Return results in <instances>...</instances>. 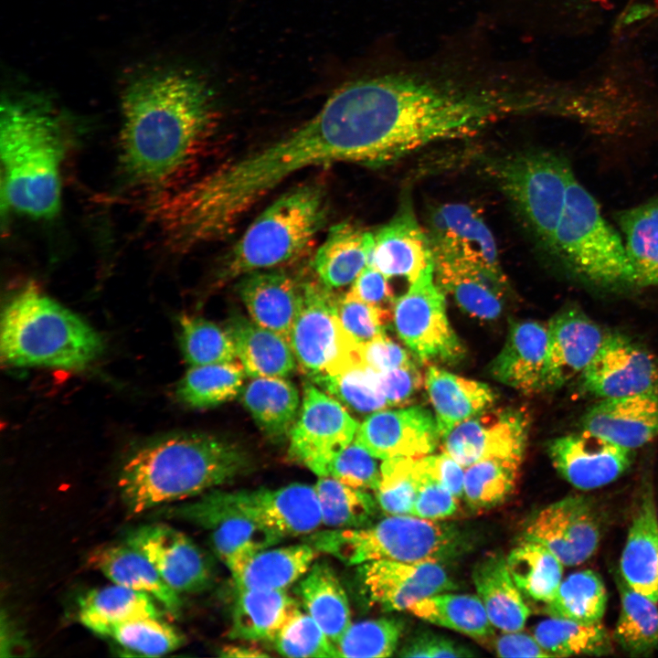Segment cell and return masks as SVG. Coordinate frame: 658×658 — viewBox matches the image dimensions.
Segmentation results:
<instances>
[{
	"instance_id": "55",
	"label": "cell",
	"mask_w": 658,
	"mask_h": 658,
	"mask_svg": "<svg viewBox=\"0 0 658 658\" xmlns=\"http://www.w3.org/2000/svg\"><path fill=\"white\" fill-rule=\"evenodd\" d=\"M328 476L351 487L375 492L380 481V468L375 457L354 440L332 462Z\"/></svg>"
},
{
	"instance_id": "36",
	"label": "cell",
	"mask_w": 658,
	"mask_h": 658,
	"mask_svg": "<svg viewBox=\"0 0 658 658\" xmlns=\"http://www.w3.org/2000/svg\"><path fill=\"white\" fill-rule=\"evenodd\" d=\"M297 590L305 612L335 645L352 622L348 598L334 569L314 562Z\"/></svg>"
},
{
	"instance_id": "12",
	"label": "cell",
	"mask_w": 658,
	"mask_h": 658,
	"mask_svg": "<svg viewBox=\"0 0 658 658\" xmlns=\"http://www.w3.org/2000/svg\"><path fill=\"white\" fill-rule=\"evenodd\" d=\"M161 512L166 517L186 521L206 530L215 554L230 573L255 553L282 539L230 508L215 489L190 503L164 507Z\"/></svg>"
},
{
	"instance_id": "19",
	"label": "cell",
	"mask_w": 658,
	"mask_h": 658,
	"mask_svg": "<svg viewBox=\"0 0 658 658\" xmlns=\"http://www.w3.org/2000/svg\"><path fill=\"white\" fill-rule=\"evenodd\" d=\"M547 453L555 469L568 483L586 491L614 482L632 461V450L585 430L551 440Z\"/></svg>"
},
{
	"instance_id": "34",
	"label": "cell",
	"mask_w": 658,
	"mask_h": 658,
	"mask_svg": "<svg viewBox=\"0 0 658 658\" xmlns=\"http://www.w3.org/2000/svg\"><path fill=\"white\" fill-rule=\"evenodd\" d=\"M317 553L306 542L262 549L231 573L236 589L286 590L305 575Z\"/></svg>"
},
{
	"instance_id": "59",
	"label": "cell",
	"mask_w": 658,
	"mask_h": 658,
	"mask_svg": "<svg viewBox=\"0 0 658 658\" xmlns=\"http://www.w3.org/2000/svg\"><path fill=\"white\" fill-rule=\"evenodd\" d=\"M401 657H470L474 653L451 639L430 631L412 636L400 649Z\"/></svg>"
},
{
	"instance_id": "1",
	"label": "cell",
	"mask_w": 658,
	"mask_h": 658,
	"mask_svg": "<svg viewBox=\"0 0 658 658\" xmlns=\"http://www.w3.org/2000/svg\"><path fill=\"white\" fill-rule=\"evenodd\" d=\"M121 108L125 174L158 194L182 186L215 124L206 81L182 69H152L128 82Z\"/></svg>"
},
{
	"instance_id": "27",
	"label": "cell",
	"mask_w": 658,
	"mask_h": 658,
	"mask_svg": "<svg viewBox=\"0 0 658 658\" xmlns=\"http://www.w3.org/2000/svg\"><path fill=\"white\" fill-rule=\"evenodd\" d=\"M238 292L251 320L289 340L302 303V285L282 272L256 271L241 277Z\"/></svg>"
},
{
	"instance_id": "58",
	"label": "cell",
	"mask_w": 658,
	"mask_h": 658,
	"mask_svg": "<svg viewBox=\"0 0 658 658\" xmlns=\"http://www.w3.org/2000/svg\"><path fill=\"white\" fill-rule=\"evenodd\" d=\"M388 279L380 271L367 264L353 281L348 293L370 305L393 312L396 299Z\"/></svg>"
},
{
	"instance_id": "10",
	"label": "cell",
	"mask_w": 658,
	"mask_h": 658,
	"mask_svg": "<svg viewBox=\"0 0 658 658\" xmlns=\"http://www.w3.org/2000/svg\"><path fill=\"white\" fill-rule=\"evenodd\" d=\"M434 267L424 271L395 300L393 322L399 338L421 362L454 363L464 348L450 324L443 290Z\"/></svg>"
},
{
	"instance_id": "39",
	"label": "cell",
	"mask_w": 658,
	"mask_h": 658,
	"mask_svg": "<svg viewBox=\"0 0 658 658\" xmlns=\"http://www.w3.org/2000/svg\"><path fill=\"white\" fill-rule=\"evenodd\" d=\"M162 605L149 594L114 584L89 590L79 600L80 621L94 633L126 621L163 618Z\"/></svg>"
},
{
	"instance_id": "50",
	"label": "cell",
	"mask_w": 658,
	"mask_h": 658,
	"mask_svg": "<svg viewBox=\"0 0 658 658\" xmlns=\"http://www.w3.org/2000/svg\"><path fill=\"white\" fill-rule=\"evenodd\" d=\"M403 623L395 618H378L351 623L336 642L338 657H389L396 651Z\"/></svg>"
},
{
	"instance_id": "6",
	"label": "cell",
	"mask_w": 658,
	"mask_h": 658,
	"mask_svg": "<svg viewBox=\"0 0 658 658\" xmlns=\"http://www.w3.org/2000/svg\"><path fill=\"white\" fill-rule=\"evenodd\" d=\"M550 254L586 284L610 291L637 289L623 241L574 175Z\"/></svg>"
},
{
	"instance_id": "4",
	"label": "cell",
	"mask_w": 658,
	"mask_h": 658,
	"mask_svg": "<svg viewBox=\"0 0 658 658\" xmlns=\"http://www.w3.org/2000/svg\"><path fill=\"white\" fill-rule=\"evenodd\" d=\"M102 350L93 327L34 287L15 295L2 312L0 356L7 366L80 370Z\"/></svg>"
},
{
	"instance_id": "57",
	"label": "cell",
	"mask_w": 658,
	"mask_h": 658,
	"mask_svg": "<svg viewBox=\"0 0 658 658\" xmlns=\"http://www.w3.org/2000/svg\"><path fill=\"white\" fill-rule=\"evenodd\" d=\"M377 384L388 407L407 404L417 394L423 378L417 366L399 367L377 373Z\"/></svg>"
},
{
	"instance_id": "47",
	"label": "cell",
	"mask_w": 658,
	"mask_h": 658,
	"mask_svg": "<svg viewBox=\"0 0 658 658\" xmlns=\"http://www.w3.org/2000/svg\"><path fill=\"white\" fill-rule=\"evenodd\" d=\"M521 460L489 458L465 468L463 498L475 510L504 503L514 492Z\"/></svg>"
},
{
	"instance_id": "8",
	"label": "cell",
	"mask_w": 658,
	"mask_h": 658,
	"mask_svg": "<svg viewBox=\"0 0 658 658\" xmlns=\"http://www.w3.org/2000/svg\"><path fill=\"white\" fill-rule=\"evenodd\" d=\"M490 173L542 249L551 253L574 175L568 162L546 150H527L494 161Z\"/></svg>"
},
{
	"instance_id": "45",
	"label": "cell",
	"mask_w": 658,
	"mask_h": 658,
	"mask_svg": "<svg viewBox=\"0 0 658 658\" xmlns=\"http://www.w3.org/2000/svg\"><path fill=\"white\" fill-rule=\"evenodd\" d=\"M607 592L601 578L586 569L568 575L554 598L545 604L549 617L582 623L601 621L606 610Z\"/></svg>"
},
{
	"instance_id": "42",
	"label": "cell",
	"mask_w": 658,
	"mask_h": 658,
	"mask_svg": "<svg viewBox=\"0 0 658 658\" xmlns=\"http://www.w3.org/2000/svg\"><path fill=\"white\" fill-rule=\"evenodd\" d=\"M510 574L522 593L544 602L556 595L562 579V562L544 546L523 540L506 557Z\"/></svg>"
},
{
	"instance_id": "48",
	"label": "cell",
	"mask_w": 658,
	"mask_h": 658,
	"mask_svg": "<svg viewBox=\"0 0 658 658\" xmlns=\"http://www.w3.org/2000/svg\"><path fill=\"white\" fill-rule=\"evenodd\" d=\"M136 655L158 657L180 648L185 637L162 618L146 617L108 625L98 633Z\"/></svg>"
},
{
	"instance_id": "41",
	"label": "cell",
	"mask_w": 658,
	"mask_h": 658,
	"mask_svg": "<svg viewBox=\"0 0 658 658\" xmlns=\"http://www.w3.org/2000/svg\"><path fill=\"white\" fill-rule=\"evenodd\" d=\"M621 612L615 640L631 656H649L658 647L657 603L633 589L616 574Z\"/></svg>"
},
{
	"instance_id": "53",
	"label": "cell",
	"mask_w": 658,
	"mask_h": 658,
	"mask_svg": "<svg viewBox=\"0 0 658 658\" xmlns=\"http://www.w3.org/2000/svg\"><path fill=\"white\" fill-rule=\"evenodd\" d=\"M275 650L287 657H338L335 645L317 622L299 610L272 642Z\"/></svg>"
},
{
	"instance_id": "7",
	"label": "cell",
	"mask_w": 658,
	"mask_h": 658,
	"mask_svg": "<svg viewBox=\"0 0 658 658\" xmlns=\"http://www.w3.org/2000/svg\"><path fill=\"white\" fill-rule=\"evenodd\" d=\"M326 216L321 186L304 185L276 199L249 227L225 257L219 279L230 281L287 262L311 243Z\"/></svg>"
},
{
	"instance_id": "29",
	"label": "cell",
	"mask_w": 658,
	"mask_h": 658,
	"mask_svg": "<svg viewBox=\"0 0 658 658\" xmlns=\"http://www.w3.org/2000/svg\"><path fill=\"white\" fill-rule=\"evenodd\" d=\"M620 571L633 589L658 604V517L652 491L644 494L634 513Z\"/></svg>"
},
{
	"instance_id": "64",
	"label": "cell",
	"mask_w": 658,
	"mask_h": 658,
	"mask_svg": "<svg viewBox=\"0 0 658 658\" xmlns=\"http://www.w3.org/2000/svg\"><path fill=\"white\" fill-rule=\"evenodd\" d=\"M649 12H650L649 7H644V6L634 7L627 13V15L625 16L622 22L624 24H629V23L634 22L635 20H638V19L645 16L646 15H648Z\"/></svg>"
},
{
	"instance_id": "49",
	"label": "cell",
	"mask_w": 658,
	"mask_h": 658,
	"mask_svg": "<svg viewBox=\"0 0 658 658\" xmlns=\"http://www.w3.org/2000/svg\"><path fill=\"white\" fill-rule=\"evenodd\" d=\"M179 345L191 366L227 363L237 358L233 340L226 328L201 317L179 319Z\"/></svg>"
},
{
	"instance_id": "54",
	"label": "cell",
	"mask_w": 658,
	"mask_h": 658,
	"mask_svg": "<svg viewBox=\"0 0 658 658\" xmlns=\"http://www.w3.org/2000/svg\"><path fill=\"white\" fill-rule=\"evenodd\" d=\"M336 313L347 333L360 345L386 334V324L393 317V312L370 305L348 292L339 297Z\"/></svg>"
},
{
	"instance_id": "2",
	"label": "cell",
	"mask_w": 658,
	"mask_h": 658,
	"mask_svg": "<svg viewBox=\"0 0 658 658\" xmlns=\"http://www.w3.org/2000/svg\"><path fill=\"white\" fill-rule=\"evenodd\" d=\"M239 445L206 433H175L146 442L121 466L117 487L132 515L199 496L250 468Z\"/></svg>"
},
{
	"instance_id": "40",
	"label": "cell",
	"mask_w": 658,
	"mask_h": 658,
	"mask_svg": "<svg viewBox=\"0 0 658 658\" xmlns=\"http://www.w3.org/2000/svg\"><path fill=\"white\" fill-rule=\"evenodd\" d=\"M413 615L475 639L494 634L492 624L478 595L438 593L413 603Z\"/></svg>"
},
{
	"instance_id": "37",
	"label": "cell",
	"mask_w": 658,
	"mask_h": 658,
	"mask_svg": "<svg viewBox=\"0 0 658 658\" xmlns=\"http://www.w3.org/2000/svg\"><path fill=\"white\" fill-rule=\"evenodd\" d=\"M242 403L259 429L269 438L289 437L300 407L296 387L283 377H254L243 388Z\"/></svg>"
},
{
	"instance_id": "3",
	"label": "cell",
	"mask_w": 658,
	"mask_h": 658,
	"mask_svg": "<svg viewBox=\"0 0 658 658\" xmlns=\"http://www.w3.org/2000/svg\"><path fill=\"white\" fill-rule=\"evenodd\" d=\"M61 126L36 95H7L1 103L2 186L16 210L51 218L60 207Z\"/></svg>"
},
{
	"instance_id": "25",
	"label": "cell",
	"mask_w": 658,
	"mask_h": 658,
	"mask_svg": "<svg viewBox=\"0 0 658 658\" xmlns=\"http://www.w3.org/2000/svg\"><path fill=\"white\" fill-rule=\"evenodd\" d=\"M581 425L621 447H642L658 437V392L601 399Z\"/></svg>"
},
{
	"instance_id": "9",
	"label": "cell",
	"mask_w": 658,
	"mask_h": 658,
	"mask_svg": "<svg viewBox=\"0 0 658 658\" xmlns=\"http://www.w3.org/2000/svg\"><path fill=\"white\" fill-rule=\"evenodd\" d=\"M300 310L289 344L301 369L311 378L334 376L366 365L363 345L345 329L337 313V297L322 281L302 284Z\"/></svg>"
},
{
	"instance_id": "60",
	"label": "cell",
	"mask_w": 658,
	"mask_h": 658,
	"mask_svg": "<svg viewBox=\"0 0 658 658\" xmlns=\"http://www.w3.org/2000/svg\"><path fill=\"white\" fill-rule=\"evenodd\" d=\"M363 356L366 365L377 372L389 371L415 364L409 353L387 334L363 345Z\"/></svg>"
},
{
	"instance_id": "51",
	"label": "cell",
	"mask_w": 658,
	"mask_h": 658,
	"mask_svg": "<svg viewBox=\"0 0 658 658\" xmlns=\"http://www.w3.org/2000/svg\"><path fill=\"white\" fill-rule=\"evenodd\" d=\"M377 373L368 366L361 365L337 375L316 377L312 380L347 408L368 413L388 407L378 387Z\"/></svg>"
},
{
	"instance_id": "23",
	"label": "cell",
	"mask_w": 658,
	"mask_h": 658,
	"mask_svg": "<svg viewBox=\"0 0 658 658\" xmlns=\"http://www.w3.org/2000/svg\"><path fill=\"white\" fill-rule=\"evenodd\" d=\"M437 283L470 315L482 320L498 318L508 293L504 274L461 257L433 252Z\"/></svg>"
},
{
	"instance_id": "63",
	"label": "cell",
	"mask_w": 658,
	"mask_h": 658,
	"mask_svg": "<svg viewBox=\"0 0 658 658\" xmlns=\"http://www.w3.org/2000/svg\"><path fill=\"white\" fill-rule=\"evenodd\" d=\"M219 656L233 658L268 657L269 653L253 644L232 643L222 647L219 652Z\"/></svg>"
},
{
	"instance_id": "26",
	"label": "cell",
	"mask_w": 658,
	"mask_h": 658,
	"mask_svg": "<svg viewBox=\"0 0 658 658\" xmlns=\"http://www.w3.org/2000/svg\"><path fill=\"white\" fill-rule=\"evenodd\" d=\"M548 328L536 321L513 324L505 344L490 366L499 382L524 393L544 389Z\"/></svg>"
},
{
	"instance_id": "22",
	"label": "cell",
	"mask_w": 658,
	"mask_h": 658,
	"mask_svg": "<svg viewBox=\"0 0 658 658\" xmlns=\"http://www.w3.org/2000/svg\"><path fill=\"white\" fill-rule=\"evenodd\" d=\"M548 352L544 389L554 390L580 375L600 349V326L576 307L555 315L548 325Z\"/></svg>"
},
{
	"instance_id": "46",
	"label": "cell",
	"mask_w": 658,
	"mask_h": 658,
	"mask_svg": "<svg viewBox=\"0 0 658 658\" xmlns=\"http://www.w3.org/2000/svg\"><path fill=\"white\" fill-rule=\"evenodd\" d=\"M313 486L324 525L342 529L370 525L378 504L367 491L351 487L331 476H320Z\"/></svg>"
},
{
	"instance_id": "17",
	"label": "cell",
	"mask_w": 658,
	"mask_h": 658,
	"mask_svg": "<svg viewBox=\"0 0 658 658\" xmlns=\"http://www.w3.org/2000/svg\"><path fill=\"white\" fill-rule=\"evenodd\" d=\"M528 425L522 411L486 409L455 426L442 438V450L464 468L489 458L522 460Z\"/></svg>"
},
{
	"instance_id": "28",
	"label": "cell",
	"mask_w": 658,
	"mask_h": 658,
	"mask_svg": "<svg viewBox=\"0 0 658 658\" xmlns=\"http://www.w3.org/2000/svg\"><path fill=\"white\" fill-rule=\"evenodd\" d=\"M87 562L113 584L149 594L174 618L181 614L180 594L164 582L142 552L126 542L94 548L90 552Z\"/></svg>"
},
{
	"instance_id": "20",
	"label": "cell",
	"mask_w": 658,
	"mask_h": 658,
	"mask_svg": "<svg viewBox=\"0 0 658 658\" xmlns=\"http://www.w3.org/2000/svg\"><path fill=\"white\" fill-rule=\"evenodd\" d=\"M440 439L436 419L421 406L375 411L359 425L355 437L371 455L382 460L428 455Z\"/></svg>"
},
{
	"instance_id": "18",
	"label": "cell",
	"mask_w": 658,
	"mask_h": 658,
	"mask_svg": "<svg viewBox=\"0 0 658 658\" xmlns=\"http://www.w3.org/2000/svg\"><path fill=\"white\" fill-rule=\"evenodd\" d=\"M357 578L368 600L386 611L408 610L417 601L457 588L436 562L375 560L359 565Z\"/></svg>"
},
{
	"instance_id": "35",
	"label": "cell",
	"mask_w": 658,
	"mask_h": 658,
	"mask_svg": "<svg viewBox=\"0 0 658 658\" xmlns=\"http://www.w3.org/2000/svg\"><path fill=\"white\" fill-rule=\"evenodd\" d=\"M373 243V233L349 222L333 226L313 260L321 281L330 289L353 283L368 264Z\"/></svg>"
},
{
	"instance_id": "11",
	"label": "cell",
	"mask_w": 658,
	"mask_h": 658,
	"mask_svg": "<svg viewBox=\"0 0 658 658\" xmlns=\"http://www.w3.org/2000/svg\"><path fill=\"white\" fill-rule=\"evenodd\" d=\"M358 427L336 398L307 383L289 435V455L318 476H328L332 462L355 440Z\"/></svg>"
},
{
	"instance_id": "32",
	"label": "cell",
	"mask_w": 658,
	"mask_h": 658,
	"mask_svg": "<svg viewBox=\"0 0 658 658\" xmlns=\"http://www.w3.org/2000/svg\"><path fill=\"white\" fill-rule=\"evenodd\" d=\"M228 637L243 642H273L300 610L286 590L236 589Z\"/></svg>"
},
{
	"instance_id": "30",
	"label": "cell",
	"mask_w": 658,
	"mask_h": 658,
	"mask_svg": "<svg viewBox=\"0 0 658 658\" xmlns=\"http://www.w3.org/2000/svg\"><path fill=\"white\" fill-rule=\"evenodd\" d=\"M246 374L251 377L290 376L296 359L289 342L280 334L251 319L234 315L226 325Z\"/></svg>"
},
{
	"instance_id": "33",
	"label": "cell",
	"mask_w": 658,
	"mask_h": 658,
	"mask_svg": "<svg viewBox=\"0 0 658 658\" xmlns=\"http://www.w3.org/2000/svg\"><path fill=\"white\" fill-rule=\"evenodd\" d=\"M472 580L494 628L522 631L530 610L510 574L506 557L494 554L482 559L475 565Z\"/></svg>"
},
{
	"instance_id": "15",
	"label": "cell",
	"mask_w": 658,
	"mask_h": 658,
	"mask_svg": "<svg viewBox=\"0 0 658 658\" xmlns=\"http://www.w3.org/2000/svg\"><path fill=\"white\" fill-rule=\"evenodd\" d=\"M580 380L585 391L601 399L656 393L658 364L642 345L612 334L604 337Z\"/></svg>"
},
{
	"instance_id": "5",
	"label": "cell",
	"mask_w": 658,
	"mask_h": 658,
	"mask_svg": "<svg viewBox=\"0 0 658 658\" xmlns=\"http://www.w3.org/2000/svg\"><path fill=\"white\" fill-rule=\"evenodd\" d=\"M304 541L349 566L381 559L440 563L463 548L455 526L411 515H388L374 525L357 528L315 531Z\"/></svg>"
},
{
	"instance_id": "61",
	"label": "cell",
	"mask_w": 658,
	"mask_h": 658,
	"mask_svg": "<svg viewBox=\"0 0 658 658\" xmlns=\"http://www.w3.org/2000/svg\"><path fill=\"white\" fill-rule=\"evenodd\" d=\"M420 471L446 486L458 499L463 496L464 467L446 452L416 458Z\"/></svg>"
},
{
	"instance_id": "21",
	"label": "cell",
	"mask_w": 658,
	"mask_h": 658,
	"mask_svg": "<svg viewBox=\"0 0 658 658\" xmlns=\"http://www.w3.org/2000/svg\"><path fill=\"white\" fill-rule=\"evenodd\" d=\"M428 235L432 251L455 255L504 274L493 233L469 205L451 203L434 208Z\"/></svg>"
},
{
	"instance_id": "43",
	"label": "cell",
	"mask_w": 658,
	"mask_h": 658,
	"mask_svg": "<svg viewBox=\"0 0 658 658\" xmlns=\"http://www.w3.org/2000/svg\"><path fill=\"white\" fill-rule=\"evenodd\" d=\"M245 374L236 361L191 366L179 381L176 396L193 409L215 407L239 394Z\"/></svg>"
},
{
	"instance_id": "38",
	"label": "cell",
	"mask_w": 658,
	"mask_h": 658,
	"mask_svg": "<svg viewBox=\"0 0 658 658\" xmlns=\"http://www.w3.org/2000/svg\"><path fill=\"white\" fill-rule=\"evenodd\" d=\"M637 288L658 287V193L614 214Z\"/></svg>"
},
{
	"instance_id": "14",
	"label": "cell",
	"mask_w": 658,
	"mask_h": 658,
	"mask_svg": "<svg viewBox=\"0 0 658 658\" xmlns=\"http://www.w3.org/2000/svg\"><path fill=\"white\" fill-rule=\"evenodd\" d=\"M600 537L598 515L590 501L581 495H570L546 506L524 533V540L544 546L568 567L590 558Z\"/></svg>"
},
{
	"instance_id": "31",
	"label": "cell",
	"mask_w": 658,
	"mask_h": 658,
	"mask_svg": "<svg viewBox=\"0 0 658 658\" xmlns=\"http://www.w3.org/2000/svg\"><path fill=\"white\" fill-rule=\"evenodd\" d=\"M425 386L441 439L461 422L489 409L496 398L488 385L436 366L427 370Z\"/></svg>"
},
{
	"instance_id": "44",
	"label": "cell",
	"mask_w": 658,
	"mask_h": 658,
	"mask_svg": "<svg viewBox=\"0 0 658 658\" xmlns=\"http://www.w3.org/2000/svg\"><path fill=\"white\" fill-rule=\"evenodd\" d=\"M533 636L552 657L599 656L612 651L610 638L601 621L582 623L550 617L536 626Z\"/></svg>"
},
{
	"instance_id": "62",
	"label": "cell",
	"mask_w": 658,
	"mask_h": 658,
	"mask_svg": "<svg viewBox=\"0 0 658 658\" xmlns=\"http://www.w3.org/2000/svg\"><path fill=\"white\" fill-rule=\"evenodd\" d=\"M494 648L501 657H552L536 638L519 631H504L494 642Z\"/></svg>"
},
{
	"instance_id": "24",
	"label": "cell",
	"mask_w": 658,
	"mask_h": 658,
	"mask_svg": "<svg viewBox=\"0 0 658 658\" xmlns=\"http://www.w3.org/2000/svg\"><path fill=\"white\" fill-rule=\"evenodd\" d=\"M368 264L387 278H406L415 281L424 271L434 267L429 235L419 224L409 206L374 234Z\"/></svg>"
},
{
	"instance_id": "13",
	"label": "cell",
	"mask_w": 658,
	"mask_h": 658,
	"mask_svg": "<svg viewBox=\"0 0 658 658\" xmlns=\"http://www.w3.org/2000/svg\"><path fill=\"white\" fill-rule=\"evenodd\" d=\"M218 491L230 508L281 538L306 536L323 525L314 486L309 484L291 483L276 489Z\"/></svg>"
},
{
	"instance_id": "16",
	"label": "cell",
	"mask_w": 658,
	"mask_h": 658,
	"mask_svg": "<svg viewBox=\"0 0 658 658\" xmlns=\"http://www.w3.org/2000/svg\"><path fill=\"white\" fill-rule=\"evenodd\" d=\"M142 552L164 582L179 594L206 589L212 581L211 564L203 550L183 532L163 524L144 525L125 541Z\"/></svg>"
},
{
	"instance_id": "52",
	"label": "cell",
	"mask_w": 658,
	"mask_h": 658,
	"mask_svg": "<svg viewBox=\"0 0 658 658\" xmlns=\"http://www.w3.org/2000/svg\"><path fill=\"white\" fill-rule=\"evenodd\" d=\"M419 486V473L416 458L386 459L380 466L376 499L387 515H410Z\"/></svg>"
},
{
	"instance_id": "56",
	"label": "cell",
	"mask_w": 658,
	"mask_h": 658,
	"mask_svg": "<svg viewBox=\"0 0 658 658\" xmlns=\"http://www.w3.org/2000/svg\"><path fill=\"white\" fill-rule=\"evenodd\" d=\"M419 473V486L411 510V515L429 520H441L452 515L458 508V498L442 483L424 473Z\"/></svg>"
}]
</instances>
